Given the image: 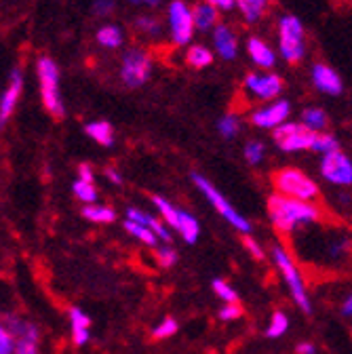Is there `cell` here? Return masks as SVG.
<instances>
[{"label": "cell", "instance_id": "cell-1", "mask_svg": "<svg viewBox=\"0 0 352 354\" xmlns=\"http://www.w3.org/2000/svg\"><path fill=\"white\" fill-rule=\"evenodd\" d=\"M268 217L281 234H291L297 228L319 221L321 211L313 203L289 198L283 194H272L268 198Z\"/></svg>", "mask_w": 352, "mask_h": 354}, {"label": "cell", "instance_id": "cell-2", "mask_svg": "<svg viewBox=\"0 0 352 354\" xmlns=\"http://www.w3.org/2000/svg\"><path fill=\"white\" fill-rule=\"evenodd\" d=\"M272 259H275V263H277V268L281 270L283 281L287 283L289 293H291V297L295 299V304L304 310L306 315H311V313H313V304H311V297H308L304 277H302L299 268L295 266L293 257L289 255V251H287L285 247L277 245V247H272Z\"/></svg>", "mask_w": 352, "mask_h": 354}, {"label": "cell", "instance_id": "cell-3", "mask_svg": "<svg viewBox=\"0 0 352 354\" xmlns=\"http://www.w3.org/2000/svg\"><path fill=\"white\" fill-rule=\"evenodd\" d=\"M272 186H275L277 194L306 201V203H311L319 196V186L306 173H302L299 169H293V167L279 169L272 175Z\"/></svg>", "mask_w": 352, "mask_h": 354}, {"label": "cell", "instance_id": "cell-4", "mask_svg": "<svg viewBox=\"0 0 352 354\" xmlns=\"http://www.w3.org/2000/svg\"><path fill=\"white\" fill-rule=\"evenodd\" d=\"M38 78H40V93H42V104H45L47 112L62 120L66 110H64V102L59 97V70L57 64L51 57H40L38 59Z\"/></svg>", "mask_w": 352, "mask_h": 354}, {"label": "cell", "instance_id": "cell-5", "mask_svg": "<svg viewBox=\"0 0 352 354\" xmlns=\"http://www.w3.org/2000/svg\"><path fill=\"white\" fill-rule=\"evenodd\" d=\"M192 182L198 186V190L205 194V198L215 207V211L222 215L228 224H232V228H237L241 234H251V224H249V219H245L234 207H232V203H228L226 198H224V194L219 192L209 180H205L203 175H198V173H194L192 175Z\"/></svg>", "mask_w": 352, "mask_h": 354}, {"label": "cell", "instance_id": "cell-6", "mask_svg": "<svg viewBox=\"0 0 352 354\" xmlns=\"http://www.w3.org/2000/svg\"><path fill=\"white\" fill-rule=\"evenodd\" d=\"M272 136H275V142L279 144V148L283 152H297V150H313L319 133L308 129L304 122L302 124L285 122V124L275 129Z\"/></svg>", "mask_w": 352, "mask_h": 354}, {"label": "cell", "instance_id": "cell-7", "mask_svg": "<svg viewBox=\"0 0 352 354\" xmlns=\"http://www.w3.org/2000/svg\"><path fill=\"white\" fill-rule=\"evenodd\" d=\"M281 51L289 64H297L304 55V28L297 17H283L281 21Z\"/></svg>", "mask_w": 352, "mask_h": 354}, {"label": "cell", "instance_id": "cell-8", "mask_svg": "<svg viewBox=\"0 0 352 354\" xmlns=\"http://www.w3.org/2000/svg\"><path fill=\"white\" fill-rule=\"evenodd\" d=\"M150 57L142 51V49H131L124 59H122V70H120V76L124 80L127 86L131 88H138L142 86L148 76H150Z\"/></svg>", "mask_w": 352, "mask_h": 354}, {"label": "cell", "instance_id": "cell-9", "mask_svg": "<svg viewBox=\"0 0 352 354\" xmlns=\"http://www.w3.org/2000/svg\"><path fill=\"white\" fill-rule=\"evenodd\" d=\"M321 175L337 186H352V162L340 150L329 152L321 160Z\"/></svg>", "mask_w": 352, "mask_h": 354}, {"label": "cell", "instance_id": "cell-10", "mask_svg": "<svg viewBox=\"0 0 352 354\" xmlns=\"http://www.w3.org/2000/svg\"><path fill=\"white\" fill-rule=\"evenodd\" d=\"M169 17H171V30H173V40L178 44H186L192 38L194 30V13L182 3V0H173L169 7Z\"/></svg>", "mask_w": 352, "mask_h": 354}, {"label": "cell", "instance_id": "cell-11", "mask_svg": "<svg viewBox=\"0 0 352 354\" xmlns=\"http://www.w3.org/2000/svg\"><path fill=\"white\" fill-rule=\"evenodd\" d=\"M245 84L249 91H253L259 100H272L279 95V91L283 88V80L277 74H268V76H257V74H249L245 78Z\"/></svg>", "mask_w": 352, "mask_h": 354}, {"label": "cell", "instance_id": "cell-12", "mask_svg": "<svg viewBox=\"0 0 352 354\" xmlns=\"http://www.w3.org/2000/svg\"><path fill=\"white\" fill-rule=\"evenodd\" d=\"M289 116V104L287 102H277L275 106L259 110L253 114V124L261 127V129H277L281 124H285V118Z\"/></svg>", "mask_w": 352, "mask_h": 354}, {"label": "cell", "instance_id": "cell-13", "mask_svg": "<svg viewBox=\"0 0 352 354\" xmlns=\"http://www.w3.org/2000/svg\"><path fill=\"white\" fill-rule=\"evenodd\" d=\"M21 86H24L21 72L19 70H13L11 72V84H9V88L5 91V95H3V102H0V122H3V124L9 120L11 112L15 110V104H17V100L21 95Z\"/></svg>", "mask_w": 352, "mask_h": 354}, {"label": "cell", "instance_id": "cell-14", "mask_svg": "<svg viewBox=\"0 0 352 354\" xmlns=\"http://www.w3.org/2000/svg\"><path fill=\"white\" fill-rule=\"evenodd\" d=\"M313 76H315L317 88H321L323 93H329V95H340L342 93L344 84H342L340 76L331 68H327L325 64H317Z\"/></svg>", "mask_w": 352, "mask_h": 354}, {"label": "cell", "instance_id": "cell-15", "mask_svg": "<svg viewBox=\"0 0 352 354\" xmlns=\"http://www.w3.org/2000/svg\"><path fill=\"white\" fill-rule=\"evenodd\" d=\"M70 325H72V337L76 346H84L91 337V319L84 315L80 308H70Z\"/></svg>", "mask_w": 352, "mask_h": 354}, {"label": "cell", "instance_id": "cell-16", "mask_svg": "<svg viewBox=\"0 0 352 354\" xmlns=\"http://www.w3.org/2000/svg\"><path fill=\"white\" fill-rule=\"evenodd\" d=\"M213 40H215V47H217L219 55H222L224 59H232L237 55V38H234L230 28L217 26L215 34H213Z\"/></svg>", "mask_w": 352, "mask_h": 354}, {"label": "cell", "instance_id": "cell-17", "mask_svg": "<svg viewBox=\"0 0 352 354\" xmlns=\"http://www.w3.org/2000/svg\"><path fill=\"white\" fill-rule=\"evenodd\" d=\"M178 232L182 234V239H184L188 245H194V243L198 241V234H201L198 219H196L192 213L180 209V226H178Z\"/></svg>", "mask_w": 352, "mask_h": 354}, {"label": "cell", "instance_id": "cell-18", "mask_svg": "<svg viewBox=\"0 0 352 354\" xmlns=\"http://www.w3.org/2000/svg\"><path fill=\"white\" fill-rule=\"evenodd\" d=\"M247 47H249V53H251V57H253V62L257 66H263V68H272L275 66V53L268 49L266 42H261L259 38H249Z\"/></svg>", "mask_w": 352, "mask_h": 354}, {"label": "cell", "instance_id": "cell-19", "mask_svg": "<svg viewBox=\"0 0 352 354\" xmlns=\"http://www.w3.org/2000/svg\"><path fill=\"white\" fill-rule=\"evenodd\" d=\"M84 133H86V136H89L91 140H95L98 144H102V146H112V144H114V131H112V124L106 122V120L86 124V127H84Z\"/></svg>", "mask_w": 352, "mask_h": 354}, {"label": "cell", "instance_id": "cell-20", "mask_svg": "<svg viewBox=\"0 0 352 354\" xmlns=\"http://www.w3.org/2000/svg\"><path fill=\"white\" fill-rule=\"evenodd\" d=\"M124 230L131 234V236H136L140 243H144V245H148V247H156L158 245V236L148 228V226H144V224H138V221H133V219H127L124 221Z\"/></svg>", "mask_w": 352, "mask_h": 354}, {"label": "cell", "instance_id": "cell-21", "mask_svg": "<svg viewBox=\"0 0 352 354\" xmlns=\"http://www.w3.org/2000/svg\"><path fill=\"white\" fill-rule=\"evenodd\" d=\"M80 213L84 219L95 221V224H110V221L116 219V211L110 207H102V205H86V207H82Z\"/></svg>", "mask_w": 352, "mask_h": 354}, {"label": "cell", "instance_id": "cell-22", "mask_svg": "<svg viewBox=\"0 0 352 354\" xmlns=\"http://www.w3.org/2000/svg\"><path fill=\"white\" fill-rule=\"evenodd\" d=\"M152 203L156 205V209L160 211V215H163V221L169 226V228H173V230H178V226H180V209H175L167 198H163V196H152Z\"/></svg>", "mask_w": 352, "mask_h": 354}, {"label": "cell", "instance_id": "cell-23", "mask_svg": "<svg viewBox=\"0 0 352 354\" xmlns=\"http://www.w3.org/2000/svg\"><path fill=\"white\" fill-rule=\"evenodd\" d=\"M194 24L198 26V30H209L211 26H215V21L219 19V13L213 5L209 3H203V5H196L194 7Z\"/></svg>", "mask_w": 352, "mask_h": 354}, {"label": "cell", "instance_id": "cell-24", "mask_svg": "<svg viewBox=\"0 0 352 354\" xmlns=\"http://www.w3.org/2000/svg\"><path fill=\"white\" fill-rule=\"evenodd\" d=\"M15 354H38V327L36 325L30 323L26 333L17 337Z\"/></svg>", "mask_w": 352, "mask_h": 354}, {"label": "cell", "instance_id": "cell-25", "mask_svg": "<svg viewBox=\"0 0 352 354\" xmlns=\"http://www.w3.org/2000/svg\"><path fill=\"white\" fill-rule=\"evenodd\" d=\"M237 5L247 17V21H257L263 11L268 9V0H237Z\"/></svg>", "mask_w": 352, "mask_h": 354}, {"label": "cell", "instance_id": "cell-26", "mask_svg": "<svg viewBox=\"0 0 352 354\" xmlns=\"http://www.w3.org/2000/svg\"><path fill=\"white\" fill-rule=\"evenodd\" d=\"M302 118H304V124L308 129H313L317 133L327 127V114L323 110H319V108H308V110H304Z\"/></svg>", "mask_w": 352, "mask_h": 354}, {"label": "cell", "instance_id": "cell-27", "mask_svg": "<svg viewBox=\"0 0 352 354\" xmlns=\"http://www.w3.org/2000/svg\"><path fill=\"white\" fill-rule=\"evenodd\" d=\"M186 62H188V66L190 68H205V66H209L211 62H213V55H211V51H207L205 47H192L190 51H188V55H186Z\"/></svg>", "mask_w": 352, "mask_h": 354}, {"label": "cell", "instance_id": "cell-28", "mask_svg": "<svg viewBox=\"0 0 352 354\" xmlns=\"http://www.w3.org/2000/svg\"><path fill=\"white\" fill-rule=\"evenodd\" d=\"M287 329H289V319H287L285 313H281V310H279V313H275L272 319H270V325H268V329H266V335L275 339V337L285 335Z\"/></svg>", "mask_w": 352, "mask_h": 354}, {"label": "cell", "instance_id": "cell-29", "mask_svg": "<svg viewBox=\"0 0 352 354\" xmlns=\"http://www.w3.org/2000/svg\"><path fill=\"white\" fill-rule=\"evenodd\" d=\"M211 287H213V293L222 299V301H226V304H239V295H237V291L226 283V281H222V279H215L213 283H211Z\"/></svg>", "mask_w": 352, "mask_h": 354}, {"label": "cell", "instance_id": "cell-30", "mask_svg": "<svg viewBox=\"0 0 352 354\" xmlns=\"http://www.w3.org/2000/svg\"><path fill=\"white\" fill-rule=\"evenodd\" d=\"M98 40L100 44H104V47H120V42H122V34L118 28L114 26H106L98 32Z\"/></svg>", "mask_w": 352, "mask_h": 354}, {"label": "cell", "instance_id": "cell-31", "mask_svg": "<svg viewBox=\"0 0 352 354\" xmlns=\"http://www.w3.org/2000/svg\"><path fill=\"white\" fill-rule=\"evenodd\" d=\"M72 190H74L76 198H80L82 203H89V205H91V203H95V201H98V190H95V186H93V184H89V182L78 180V182H74Z\"/></svg>", "mask_w": 352, "mask_h": 354}, {"label": "cell", "instance_id": "cell-32", "mask_svg": "<svg viewBox=\"0 0 352 354\" xmlns=\"http://www.w3.org/2000/svg\"><path fill=\"white\" fill-rule=\"evenodd\" d=\"M178 321L175 319H171V317H167L165 321H160L154 329H152V337L154 339H167V337H171V335H175L178 333Z\"/></svg>", "mask_w": 352, "mask_h": 354}, {"label": "cell", "instance_id": "cell-33", "mask_svg": "<svg viewBox=\"0 0 352 354\" xmlns=\"http://www.w3.org/2000/svg\"><path fill=\"white\" fill-rule=\"evenodd\" d=\"M315 152H323V154H329V152H335L340 150L337 142L333 136H327V133H319L317 140H315V146H313Z\"/></svg>", "mask_w": 352, "mask_h": 354}, {"label": "cell", "instance_id": "cell-34", "mask_svg": "<svg viewBox=\"0 0 352 354\" xmlns=\"http://www.w3.org/2000/svg\"><path fill=\"white\" fill-rule=\"evenodd\" d=\"M156 259H158V266L160 268H171V266L178 263V253H175L173 247H158L156 249Z\"/></svg>", "mask_w": 352, "mask_h": 354}, {"label": "cell", "instance_id": "cell-35", "mask_svg": "<svg viewBox=\"0 0 352 354\" xmlns=\"http://www.w3.org/2000/svg\"><path fill=\"white\" fill-rule=\"evenodd\" d=\"M15 348H17V337L9 329L0 327V354H15Z\"/></svg>", "mask_w": 352, "mask_h": 354}, {"label": "cell", "instance_id": "cell-36", "mask_svg": "<svg viewBox=\"0 0 352 354\" xmlns=\"http://www.w3.org/2000/svg\"><path fill=\"white\" fill-rule=\"evenodd\" d=\"M217 317H219V321H237L243 317V308L239 304H226L217 310Z\"/></svg>", "mask_w": 352, "mask_h": 354}, {"label": "cell", "instance_id": "cell-37", "mask_svg": "<svg viewBox=\"0 0 352 354\" xmlns=\"http://www.w3.org/2000/svg\"><path fill=\"white\" fill-rule=\"evenodd\" d=\"M217 129H219V133H222L224 138H234L239 133V120L234 116H224L222 120H219Z\"/></svg>", "mask_w": 352, "mask_h": 354}, {"label": "cell", "instance_id": "cell-38", "mask_svg": "<svg viewBox=\"0 0 352 354\" xmlns=\"http://www.w3.org/2000/svg\"><path fill=\"white\" fill-rule=\"evenodd\" d=\"M245 158L249 160V165H259L263 158V146L259 142H249L245 146Z\"/></svg>", "mask_w": 352, "mask_h": 354}, {"label": "cell", "instance_id": "cell-39", "mask_svg": "<svg viewBox=\"0 0 352 354\" xmlns=\"http://www.w3.org/2000/svg\"><path fill=\"white\" fill-rule=\"evenodd\" d=\"M148 228L160 239V241H165V243H169L171 241V232H169V226L165 224V221H160V219H156V217H152L150 219V224H148Z\"/></svg>", "mask_w": 352, "mask_h": 354}, {"label": "cell", "instance_id": "cell-40", "mask_svg": "<svg viewBox=\"0 0 352 354\" xmlns=\"http://www.w3.org/2000/svg\"><path fill=\"white\" fill-rule=\"evenodd\" d=\"M243 245H245V249L251 253V257H255V259H263V249H261V245H259L253 236L243 234Z\"/></svg>", "mask_w": 352, "mask_h": 354}, {"label": "cell", "instance_id": "cell-41", "mask_svg": "<svg viewBox=\"0 0 352 354\" xmlns=\"http://www.w3.org/2000/svg\"><path fill=\"white\" fill-rule=\"evenodd\" d=\"M136 26L144 32H150V34H158L160 32V24L156 19H150V17H140L136 21Z\"/></svg>", "mask_w": 352, "mask_h": 354}, {"label": "cell", "instance_id": "cell-42", "mask_svg": "<svg viewBox=\"0 0 352 354\" xmlns=\"http://www.w3.org/2000/svg\"><path fill=\"white\" fill-rule=\"evenodd\" d=\"M78 180L93 184V171H91L89 165H80V167H78Z\"/></svg>", "mask_w": 352, "mask_h": 354}, {"label": "cell", "instance_id": "cell-43", "mask_svg": "<svg viewBox=\"0 0 352 354\" xmlns=\"http://www.w3.org/2000/svg\"><path fill=\"white\" fill-rule=\"evenodd\" d=\"M112 9H114V0H98L95 3V11L100 15H108Z\"/></svg>", "mask_w": 352, "mask_h": 354}, {"label": "cell", "instance_id": "cell-44", "mask_svg": "<svg viewBox=\"0 0 352 354\" xmlns=\"http://www.w3.org/2000/svg\"><path fill=\"white\" fill-rule=\"evenodd\" d=\"M295 352H297V354H315L317 348H315V344H311V342H302V344L295 346Z\"/></svg>", "mask_w": 352, "mask_h": 354}, {"label": "cell", "instance_id": "cell-45", "mask_svg": "<svg viewBox=\"0 0 352 354\" xmlns=\"http://www.w3.org/2000/svg\"><path fill=\"white\" fill-rule=\"evenodd\" d=\"M209 5H213V7H219V9H232L234 5H237V0H207Z\"/></svg>", "mask_w": 352, "mask_h": 354}, {"label": "cell", "instance_id": "cell-46", "mask_svg": "<svg viewBox=\"0 0 352 354\" xmlns=\"http://www.w3.org/2000/svg\"><path fill=\"white\" fill-rule=\"evenodd\" d=\"M342 315L344 317H352V295L344 299V304H342Z\"/></svg>", "mask_w": 352, "mask_h": 354}, {"label": "cell", "instance_id": "cell-47", "mask_svg": "<svg viewBox=\"0 0 352 354\" xmlns=\"http://www.w3.org/2000/svg\"><path fill=\"white\" fill-rule=\"evenodd\" d=\"M106 175H108V180H110V182H114V184H118V186L122 184V177H120L114 169H108V171H106Z\"/></svg>", "mask_w": 352, "mask_h": 354}, {"label": "cell", "instance_id": "cell-48", "mask_svg": "<svg viewBox=\"0 0 352 354\" xmlns=\"http://www.w3.org/2000/svg\"><path fill=\"white\" fill-rule=\"evenodd\" d=\"M131 3H148V5H156L158 0H131Z\"/></svg>", "mask_w": 352, "mask_h": 354}]
</instances>
